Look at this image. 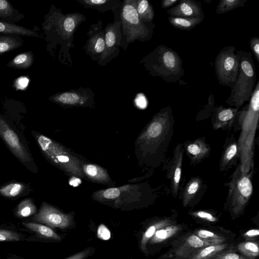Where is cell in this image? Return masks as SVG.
<instances>
[{
    "label": "cell",
    "instance_id": "cell-1",
    "mask_svg": "<svg viewBox=\"0 0 259 259\" xmlns=\"http://www.w3.org/2000/svg\"><path fill=\"white\" fill-rule=\"evenodd\" d=\"M259 119V81L256 83L249 102L239 110L234 124L240 131L237 140L239 163L242 171L253 174L255 137Z\"/></svg>",
    "mask_w": 259,
    "mask_h": 259
},
{
    "label": "cell",
    "instance_id": "cell-2",
    "mask_svg": "<svg viewBox=\"0 0 259 259\" xmlns=\"http://www.w3.org/2000/svg\"><path fill=\"white\" fill-rule=\"evenodd\" d=\"M53 7L46 15L42 23L46 39L51 45L61 46L60 53L62 54V63L67 64V61L72 64L69 50L74 47V34L80 24L85 20V17L78 12L63 14L60 10Z\"/></svg>",
    "mask_w": 259,
    "mask_h": 259
},
{
    "label": "cell",
    "instance_id": "cell-3",
    "mask_svg": "<svg viewBox=\"0 0 259 259\" xmlns=\"http://www.w3.org/2000/svg\"><path fill=\"white\" fill-rule=\"evenodd\" d=\"M175 121L170 106L164 107L154 115L139 138L147 153L155 156L159 164L164 160L174 133Z\"/></svg>",
    "mask_w": 259,
    "mask_h": 259
},
{
    "label": "cell",
    "instance_id": "cell-4",
    "mask_svg": "<svg viewBox=\"0 0 259 259\" xmlns=\"http://www.w3.org/2000/svg\"><path fill=\"white\" fill-rule=\"evenodd\" d=\"M149 74L167 83L177 82L184 75L179 54L164 45L158 46L140 62Z\"/></svg>",
    "mask_w": 259,
    "mask_h": 259
},
{
    "label": "cell",
    "instance_id": "cell-5",
    "mask_svg": "<svg viewBox=\"0 0 259 259\" xmlns=\"http://www.w3.org/2000/svg\"><path fill=\"white\" fill-rule=\"evenodd\" d=\"M239 72L234 87L226 101L230 107L238 109L249 101L256 85V71L251 52L238 50Z\"/></svg>",
    "mask_w": 259,
    "mask_h": 259
},
{
    "label": "cell",
    "instance_id": "cell-6",
    "mask_svg": "<svg viewBox=\"0 0 259 259\" xmlns=\"http://www.w3.org/2000/svg\"><path fill=\"white\" fill-rule=\"evenodd\" d=\"M31 134L44 156L52 164L68 174L84 177L80 160L63 146L52 139L37 132Z\"/></svg>",
    "mask_w": 259,
    "mask_h": 259
},
{
    "label": "cell",
    "instance_id": "cell-7",
    "mask_svg": "<svg viewBox=\"0 0 259 259\" xmlns=\"http://www.w3.org/2000/svg\"><path fill=\"white\" fill-rule=\"evenodd\" d=\"M252 174L242 171L240 164L236 166L225 184L228 188L225 205L231 215L238 217L242 214L253 194Z\"/></svg>",
    "mask_w": 259,
    "mask_h": 259
},
{
    "label": "cell",
    "instance_id": "cell-8",
    "mask_svg": "<svg viewBox=\"0 0 259 259\" xmlns=\"http://www.w3.org/2000/svg\"><path fill=\"white\" fill-rule=\"evenodd\" d=\"M136 4V0H124L120 7L121 43L124 40L125 48L136 40L143 42L150 39L155 28L154 24H145L140 20Z\"/></svg>",
    "mask_w": 259,
    "mask_h": 259
},
{
    "label": "cell",
    "instance_id": "cell-9",
    "mask_svg": "<svg viewBox=\"0 0 259 259\" xmlns=\"http://www.w3.org/2000/svg\"><path fill=\"white\" fill-rule=\"evenodd\" d=\"M0 138L12 154L23 165L34 174L38 172L25 138L8 119L1 114Z\"/></svg>",
    "mask_w": 259,
    "mask_h": 259
},
{
    "label": "cell",
    "instance_id": "cell-10",
    "mask_svg": "<svg viewBox=\"0 0 259 259\" xmlns=\"http://www.w3.org/2000/svg\"><path fill=\"white\" fill-rule=\"evenodd\" d=\"M236 48L229 46L222 49L214 62L215 75L221 85L234 87L239 72V63Z\"/></svg>",
    "mask_w": 259,
    "mask_h": 259
},
{
    "label": "cell",
    "instance_id": "cell-11",
    "mask_svg": "<svg viewBox=\"0 0 259 259\" xmlns=\"http://www.w3.org/2000/svg\"><path fill=\"white\" fill-rule=\"evenodd\" d=\"M211 245L194 234H189L176 240L167 252L159 259H188L195 252L206 246Z\"/></svg>",
    "mask_w": 259,
    "mask_h": 259
},
{
    "label": "cell",
    "instance_id": "cell-12",
    "mask_svg": "<svg viewBox=\"0 0 259 259\" xmlns=\"http://www.w3.org/2000/svg\"><path fill=\"white\" fill-rule=\"evenodd\" d=\"M103 31L105 34V49L97 63L104 66L116 58L119 53L122 39L119 15L114 16V22L107 24Z\"/></svg>",
    "mask_w": 259,
    "mask_h": 259
},
{
    "label": "cell",
    "instance_id": "cell-13",
    "mask_svg": "<svg viewBox=\"0 0 259 259\" xmlns=\"http://www.w3.org/2000/svg\"><path fill=\"white\" fill-rule=\"evenodd\" d=\"M95 95L90 88H80L56 93L49 100L63 107H91Z\"/></svg>",
    "mask_w": 259,
    "mask_h": 259
},
{
    "label": "cell",
    "instance_id": "cell-14",
    "mask_svg": "<svg viewBox=\"0 0 259 259\" xmlns=\"http://www.w3.org/2000/svg\"><path fill=\"white\" fill-rule=\"evenodd\" d=\"M32 220L35 223L44 224L51 228L64 229L73 224L71 214H66L53 206L43 202L37 212L33 215Z\"/></svg>",
    "mask_w": 259,
    "mask_h": 259
},
{
    "label": "cell",
    "instance_id": "cell-15",
    "mask_svg": "<svg viewBox=\"0 0 259 259\" xmlns=\"http://www.w3.org/2000/svg\"><path fill=\"white\" fill-rule=\"evenodd\" d=\"M184 152L183 144H177L173 151L172 157L164 166L166 177L170 182V193L174 197H176L179 193Z\"/></svg>",
    "mask_w": 259,
    "mask_h": 259
},
{
    "label": "cell",
    "instance_id": "cell-16",
    "mask_svg": "<svg viewBox=\"0 0 259 259\" xmlns=\"http://www.w3.org/2000/svg\"><path fill=\"white\" fill-rule=\"evenodd\" d=\"M101 20L93 24L87 34L89 38L83 47L85 53L94 61L98 62L105 49V34Z\"/></svg>",
    "mask_w": 259,
    "mask_h": 259
},
{
    "label": "cell",
    "instance_id": "cell-17",
    "mask_svg": "<svg viewBox=\"0 0 259 259\" xmlns=\"http://www.w3.org/2000/svg\"><path fill=\"white\" fill-rule=\"evenodd\" d=\"M184 151L189 158L190 164L196 165L208 157L211 148L204 137L188 140L183 144Z\"/></svg>",
    "mask_w": 259,
    "mask_h": 259
},
{
    "label": "cell",
    "instance_id": "cell-18",
    "mask_svg": "<svg viewBox=\"0 0 259 259\" xmlns=\"http://www.w3.org/2000/svg\"><path fill=\"white\" fill-rule=\"evenodd\" d=\"M240 155L237 140L233 134L229 135L223 146V149L219 162V170L227 171L236 166L239 162Z\"/></svg>",
    "mask_w": 259,
    "mask_h": 259
},
{
    "label": "cell",
    "instance_id": "cell-19",
    "mask_svg": "<svg viewBox=\"0 0 259 259\" xmlns=\"http://www.w3.org/2000/svg\"><path fill=\"white\" fill-rule=\"evenodd\" d=\"M239 110V109L234 107L215 106L210 116L213 130H231L234 126Z\"/></svg>",
    "mask_w": 259,
    "mask_h": 259
},
{
    "label": "cell",
    "instance_id": "cell-20",
    "mask_svg": "<svg viewBox=\"0 0 259 259\" xmlns=\"http://www.w3.org/2000/svg\"><path fill=\"white\" fill-rule=\"evenodd\" d=\"M171 17L187 18H204L201 4L192 0H181L175 6L166 10Z\"/></svg>",
    "mask_w": 259,
    "mask_h": 259
},
{
    "label": "cell",
    "instance_id": "cell-21",
    "mask_svg": "<svg viewBox=\"0 0 259 259\" xmlns=\"http://www.w3.org/2000/svg\"><path fill=\"white\" fill-rule=\"evenodd\" d=\"M206 189V184L200 177H191L181 190L183 206L187 207L195 200L202 197Z\"/></svg>",
    "mask_w": 259,
    "mask_h": 259
},
{
    "label": "cell",
    "instance_id": "cell-22",
    "mask_svg": "<svg viewBox=\"0 0 259 259\" xmlns=\"http://www.w3.org/2000/svg\"><path fill=\"white\" fill-rule=\"evenodd\" d=\"M30 191L29 185L16 181L6 183L0 186V195L10 199L26 195Z\"/></svg>",
    "mask_w": 259,
    "mask_h": 259
},
{
    "label": "cell",
    "instance_id": "cell-23",
    "mask_svg": "<svg viewBox=\"0 0 259 259\" xmlns=\"http://www.w3.org/2000/svg\"><path fill=\"white\" fill-rule=\"evenodd\" d=\"M86 9H96L100 13L112 11L114 16L117 15L118 10L122 3L119 0H76Z\"/></svg>",
    "mask_w": 259,
    "mask_h": 259
},
{
    "label": "cell",
    "instance_id": "cell-24",
    "mask_svg": "<svg viewBox=\"0 0 259 259\" xmlns=\"http://www.w3.org/2000/svg\"><path fill=\"white\" fill-rule=\"evenodd\" d=\"M174 221L169 218H164L154 221L144 233L140 242V248L145 254H147V244L150 239L158 230L172 224Z\"/></svg>",
    "mask_w": 259,
    "mask_h": 259
},
{
    "label": "cell",
    "instance_id": "cell-25",
    "mask_svg": "<svg viewBox=\"0 0 259 259\" xmlns=\"http://www.w3.org/2000/svg\"><path fill=\"white\" fill-rule=\"evenodd\" d=\"M81 169L84 176L92 181L104 184L110 181L107 171L98 165L84 164L82 165Z\"/></svg>",
    "mask_w": 259,
    "mask_h": 259
},
{
    "label": "cell",
    "instance_id": "cell-26",
    "mask_svg": "<svg viewBox=\"0 0 259 259\" xmlns=\"http://www.w3.org/2000/svg\"><path fill=\"white\" fill-rule=\"evenodd\" d=\"M24 18L9 2L0 0V20L8 23L14 24Z\"/></svg>",
    "mask_w": 259,
    "mask_h": 259
},
{
    "label": "cell",
    "instance_id": "cell-27",
    "mask_svg": "<svg viewBox=\"0 0 259 259\" xmlns=\"http://www.w3.org/2000/svg\"><path fill=\"white\" fill-rule=\"evenodd\" d=\"M0 34L39 37L38 34L35 30L2 20H0Z\"/></svg>",
    "mask_w": 259,
    "mask_h": 259
},
{
    "label": "cell",
    "instance_id": "cell-28",
    "mask_svg": "<svg viewBox=\"0 0 259 259\" xmlns=\"http://www.w3.org/2000/svg\"><path fill=\"white\" fill-rule=\"evenodd\" d=\"M22 225L27 229L33 231L36 235L48 239L57 241L61 240V237L51 228L37 223H22Z\"/></svg>",
    "mask_w": 259,
    "mask_h": 259
},
{
    "label": "cell",
    "instance_id": "cell-29",
    "mask_svg": "<svg viewBox=\"0 0 259 259\" xmlns=\"http://www.w3.org/2000/svg\"><path fill=\"white\" fill-rule=\"evenodd\" d=\"M182 230V226L176 224L164 227L158 230L150 239L151 244L163 242L177 235Z\"/></svg>",
    "mask_w": 259,
    "mask_h": 259
},
{
    "label": "cell",
    "instance_id": "cell-30",
    "mask_svg": "<svg viewBox=\"0 0 259 259\" xmlns=\"http://www.w3.org/2000/svg\"><path fill=\"white\" fill-rule=\"evenodd\" d=\"M37 212V207L31 198L22 200L14 210V214L18 219L25 218Z\"/></svg>",
    "mask_w": 259,
    "mask_h": 259
},
{
    "label": "cell",
    "instance_id": "cell-31",
    "mask_svg": "<svg viewBox=\"0 0 259 259\" xmlns=\"http://www.w3.org/2000/svg\"><path fill=\"white\" fill-rule=\"evenodd\" d=\"M136 6L140 20L145 24H153L155 13L152 5L147 0H136Z\"/></svg>",
    "mask_w": 259,
    "mask_h": 259
},
{
    "label": "cell",
    "instance_id": "cell-32",
    "mask_svg": "<svg viewBox=\"0 0 259 259\" xmlns=\"http://www.w3.org/2000/svg\"><path fill=\"white\" fill-rule=\"evenodd\" d=\"M22 44L20 36L0 34V55L19 48Z\"/></svg>",
    "mask_w": 259,
    "mask_h": 259
},
{
    "label": "cell",
    "instance_id": "cell-33",
    "mask_svg": "<svg viewBox=\"0 0 259 259\" xmlns=\"http://www.w3.org/2000/svg\"><path fill=\"white\" fill-rule=\"evenodd\" d=\"M203 18H187L169 16L168 21L172 27L183 30H191L199 24Z\"/></svg>",
    "mask_w": 259,
    "mask_h": 259
},
{
    "label": "cell",
    "instance_id": "cell-34",
    "mask_svg": "<svg viewBox=\"0 0 259 259\" xmlns=\"http://www.w3.org/2000/svg\"><path fill=\"white\" fill-rule=\"evenodd\" d=\"M34 62L33 54L31 51L23 52L16 56L7 63V66L13 68L25 69L29 68Z\"/></svg>",
    "mask_w": 259,
    "mask_h": 259
},
{
    "label": "cell",
    "instance_id": "cell-35",
    "mask_svg": "<svg viewBox=\"0 0 259 259\" xmlns=\"http://www.w3.org/2000/svg\"><path fill=\"white\" fill-rule=\"evenodd\" d=\"M228 246L224 243L219 245H211L201 248L188 259H210L217 253L224 251Z\"/></svg>",
    "mask_w": 259,
    "mask_h": 259
},
{
    "label": "cell",
    "instance_id": "cell-36",
    "mask_svg": "<svg viewBox=\"0 0 259 259\" xmlns=\"http://www.w3.org/2000/svg\"><path fill=\"white\" fill-rule=\"evenodd\" d=\"M194 234L210 245L221 244L224 243L226 240L224 236L205 229L198 230L195 232Z\"/></svg>",
    "mask_w": 259,
    "mask_h": 259
},
{
    "label": "cell",
    "instance_id": "cell-37",
    "mask_svg": "<svg viewBox=\"0 0 259 259\" xmlns=\"http://www.w3.org/2000/svg\"><path fill=\"white\" fill-rule=\"evenodd\" d=\"M247 1V0H221L217 7L216 13L222 14L243 7Z\"/></svg>",
    "mask_w": 259,
    "mask_h": 259
},
{
    "label": "cell",
    "instance_id": "cell-38",
    "mask_svg": "<svg viewBox=\"0 0 259 259\" xmlns=\"http://www.w3.org/2000/svg\"><path fill=\"white\" fill-rule=\"evenodd\" d=\"M237 248L242 254L250 257H256L259 254L258 243L255 242H241L238 245Z\"/></svg>",
    "mask_w": 259,
    "mask_h": 259
},
{
    "label": "cell",
    "instance_id": "cell-39",
    "mask_svg": "<svg viewBox=\"0 0 259 259\" xmlns=\"http://www.w3.org/2000/svg\"><path fill=\"white\" fill-rule=\"evenodd\" d=\"M24 235L17 232L0 229V242H15L22 240Z\"/></svg>",
    "mask_w": 259,
    "mask_h": 259
},
{
    "label": "cell",
    "instance_id": "cell-40",
    "mask_svg": "<svg viewBox=\"0 0 259 259\" xmlns=\"http://www.w3.org/2000/svg\"><path fill=\"white\" fill-rule=\"evenodd\" d=\"M214 98L212 94L210 95L208 99V103L205 108L200 110L196 117V121L204 120L211 116L214 106Z\"/></svg>",
    "mask_w": 259,
    "mask_h": 259
},
{
    "label": "cell",
    "instance_id": "cell-41",
    "mask_svg": "<svg viewBox=\"0 0 259 259\" xmlns=\"http://www.w3.org/2000/svg\"><path fill=\"white\" fill-rule=\"evenodd\" d=\"M190 214L194 218L203 220L209 222H216L218 221L217 217L207 211L197 210L191 211Z\"/></svg>",
    "mask_w": 259,
    "mask_h": 259
},
{
    "label": "cell",
    "instance_id": "cell-42",
    "mask_svg": "<svg viewBox=\"0 0 259 259\" xmlns=\"http://www.w3.org/2000/svg\"><path fill=\"white\" fill-rule=\"evenodd\" d=\"M210 259H245L244 257L232 251H223Z\"/></svg>",
    "mask_w": 259,
    "mask_h": 259
},
{
    "label": "cell",
    "instance_id": "cell-43",
    "mask_svg": "<svg viewBox=\"0 0 259 259\" xmlns=\"http://www.w3.org/2000/svg\"><path fill=\"white\" fill-rule=\"evenodd\" d=\"M249 46L252 53L255 58L259 62V38L254 36L249 40Z\"/></svg>",
    "mask_w": 259,
    "mask_h": 259
},
{
    "label": "cell",
    "instance_id": "cell-44",
    "mask_svg": "<svg viewBox=\"0 0 259 259\" xmlns=\"http://www.w3.org/2000/svg\"><path fill=\"white\" fill-rule=\"evenodd\" d=\"M120 194V191L117 188H111L104 190L103 197L107 199H113L118 197Z\"/></svg>",
    "mask_w": 259,
    "mask_h": 259
},
{
    "label": "cell",
    "instance_id": "cell-45",
    "mask_svg": "<svg viewBox=\"0 0 259 259\" xmlns=\"http://www.w3.org/2000/svg\"><path fill=\"white\" fill-rule=\"evenodd\" d=\"M93 252V248L91 247L87 248L81 251L67 257L65 259H85Z\"/></svg>",
    "mask_w": 259,
    "mask_h": 259
},
{
    "label": "cell",
    "instance_id": "cell-46",
    "mask_svg": "<svg viewBox=\"0 0 259 259\" xmlns=\"http://www.w3.org/2000/svg\"><path fill=\"white\" fill-rule=\"evenodd\" d=\"M97 235L99 238L104 240L109 239L111 237L110 231L103 224L99 226L97 230Z\"/></svg>",
    "mask_w": 259,
    "mask_h": 259
},
{
    "label": "cell",
    "instance_id": "cell-47",
    "mask_svg": "<svg viewBox=\"0 0 259 259\" xmlns=\"http://www.w3.org/2000/svg\"><path fill=\"white\" fill-rule=\"evenodd\" d=\"M259 235V230L257 229H253L246 231L243 235L246 238H252L257 237Z\"/></svg>",
    "mask_w": 259,
    "mask_h": 259
},
{
    "label": "cell",
    "instance_id": "cell-48",
    "mask_svg": "<svg viewBox=\"0 0 259 259\" xmlns=\"http://www.w3.org/2000/svg\"><path fill=\"white\" fill-rule=\"evenodd\" d=\"M179 1V0H163L161 3V6L163 9H169L170 7L176 4Z\"/></svg>",
    "mask_w": 259,
    "mask_h": 259
},
{
    "label": "cell",
    "instance_id": "cell-49",
    "mask_svg": "<svg viewBox=\"0 0 259 259\" xmlns=\"http://www.w3.org/2000/svg\"><path fill=\"white\" fill-rule=\"evenodd\" d=\"M28 79L26 78H20L18 80L17 86L19 88H24L28 83Z\"/></svg>",
    "mask_w": 259,
    "mask_h": 259
}]
</instances>
